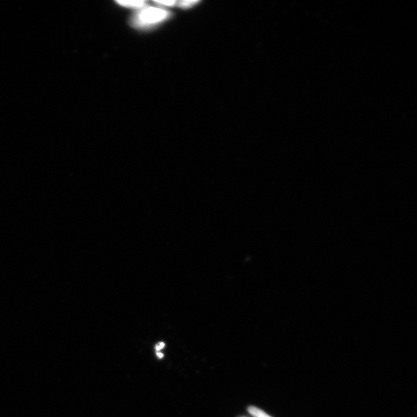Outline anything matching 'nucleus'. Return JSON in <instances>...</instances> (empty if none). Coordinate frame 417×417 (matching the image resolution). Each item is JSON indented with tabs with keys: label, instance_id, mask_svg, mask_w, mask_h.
I'll return each mask as SVG.
<instances>
[{
	"label": "nucleus",
	"instance_id": "obj_1",
	"mask_svg": "<svg viewBox=\"0 0 417 417\" xmlns=\"http://www.w3.org/2000/svg\"><path fill=\"white\" fill-rule=\"evenodd\" d=\"M170 17V12L168 10L154 6H145L134 13L131 19V24L138 29H148L163 23Z\"/></svg>",
	"mask_w": 417,
	"mask_h": 417
},
{
	"label": "nucleus",
	"instance_id": "obj_2",
	"mask_svg": "<svg viewBox=\"0 0 417 417\" xmlns=\"http://www.w3.org/2000/svg\"><path fill=\"white\" fill-rule=\"evenodd\" d=\"M117 3L124 6V8L136 10H141L147 6L146 2L143 1V0H139V1H117Z\"/></svg>",
	"mask_w": 417,
	"mask_h": 417
},
{
	"label": "nucleus",
	"instance_id": "obj_3",
	"mask_svg": "<svg viewBox=\"0 0 417 417\" xmlns=\"http://www.w3.org/2000/svg\"><path fill=\"white\" fill-rule=\"evenodd\" d=\"M248 412L253 417H272L270 415H268L265 411H263V410L255 407H249Z\"/></svg>",
	"mask_w": 417,
	"mask_h": 417
},
{
	"label": "nucleus",
	"instance_id": "obj_4",
	"mask_svg": "<svg viewBox=\"0 0 417 417\" xmlns=\"http://www.w3.org/2000/svg\"><path fill=\"white\" fill-rule=\"evenodd\" d=\"M199 3L197 0H184V1H180L178 3L179 8L183 9H189L192 8L194 5H196Z\"/></svg>",
	"mask_w": 417,
	"mask_h": 417
},
{
	"label": "nucleus",
	"instance_id": "obj_5",
	"mask_svg": "<svg viewBox=\"0 0 417 417\" xmlns=\"http://www.w3.org/2000/svg\"><path fill=\"white\" fill-rule=\"evenodd\" d=\"M154 3H157L159 6H172L177 3V1H156Z\"/></svg>",
	"mask_w": 417,
	"mask_h": 417
},
{
	"label": "nucleus",
	"instance_id": "obj_6",
	"mask_svg": "<svg viewBox=\"0 0 417 417\" xmlns=\"http://www.w3.org/2000/svg\"><path fill=\"white\" fill-rule=\"evenodd\" d=\"M165 347V343L164 342H159V344L157 345L156 346V349L157 353L159 351H161V349H163Z\"/></svg>",
	"mask_w": 417,
	"mask_h": 417
},
{
	"label": "nucleus",
	"instance_id": "obj_7",
	"mask_svg": "<svg viewBox=\"0 0 417 417\" xmlns=\"http://www.w3.org/2000/svg\"><path fill=\"white\" fill-rule=\"evenodd\" d=\"M157 355L159 356V358H163V354H161L160 353H157Z\"/></svg>",
	"mask_w": 417,
	"mask_h": 417
}]
</instances>
